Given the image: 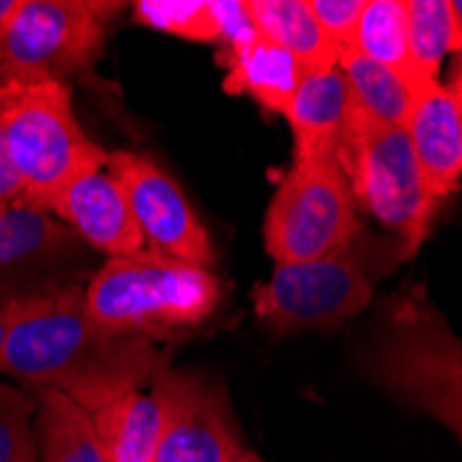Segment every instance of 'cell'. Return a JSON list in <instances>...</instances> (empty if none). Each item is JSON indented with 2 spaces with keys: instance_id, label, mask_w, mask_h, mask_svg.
Here are the masks:
<instances>
[{
  "instance_id": "1",
  "label": "cell",
  "mask_w": 462,
  "mask_h": 462,
  "mask_svg": "<svg viewBox=\"0 0 462 462\" xmlns=\"http://www.w3.org/2000/svg\"><path fill=\"white\" fill-rule=\"evenodd\" d=\"M87 285L67 280L6 305L0 371L36 391L56 388L92 410L103 399L144 388L166 371V357L144 335L100 332L87 313Z\"/></svg>"
},
{
  "instance_id": "2",
  "label": "cell",
  "mask_w": 462,
  "mask_h": 462,
  "mask_svg": "<svg viewBox=\"0 0 462 462\" xmlns=\"http://www.w3.org/2000/svg\"><path fill=\"white\" fill-rule=\"evenodd\" d=\"M355 363L376 391L443 424L462 446V338L424 285H410L383 305Z\"/></svg>"
},
{
  "instance_id": "3",
  "label": "cell",
  "mask_w": 462,
  "mask_h": 462,
  "mask_svg": "<svg viewBox=\"0 0 462 462\" xmlns=\"http://www.w3.org/2000/svg\"><path fill=\"white\" fill-rule=\"evenodd\" d=\"M83 300L100 332L150 338L202 324L222 300V282L214 269L142 249L108 258L87 282Z\"/></svg>"
},
{
  "instance_id": "4",
  "label": "cell",
  "mask_w": 462,
  "mask_h": 462,
  "mask_svg": "<svg viewBox=\"0 0 462 462\" xmlns=\"http://www.w3.org/2000/svg\"><path fill=\"white\" fill-rule=\"evenodd\" d=\"M0 136L23 178V199L51 211L78 175L108 166V150L87 136L64 83H0Z\"/></svg>"
},
{
  "instance_id": "5",
  "label": "cell",
  "mask_w": 462,
  "mask_h": 462,
  "mask_svg": "<svg viewBox=\"0 0 462 462\" xmlns=\"http://www.w3.org/2000/svg\"><path fill=\"white\" fill-rule=\"evenodd\" d=\"M335 158L355 205L393 233L402 255L421 249L443 202L418 166L407 131L374 125L349 108Z\"/></svg>"
},
{
  "instance_id": "6",
  "label": "cell",
  "mask_w": 462,
  "mask_h": 462,
  "mask_svg": "<svg viewBox=\"0 0 462 462\" xmlns=\"http://www.w3.org/2000/svg\"><path fill=\"white\" fill-rule=\"evenodd\" d=\"M357 233V205L338 158L293 161L263 219L272 261L305 263L338 255L352 249Z\"/></svg>"
},
{
  "instance_id": "7",
  "label": "cell",
  "mask_w": 462,
  "mask_h": 462,
  "mask_svg": "<svg viewBox=\"0 0 462 462\" xmlns=\"http://www.w3.org/2000/svg\"><path fill=\"white\" fill-rule=\"evenodd\" d=\"M122 4L17 0L4 39V83H64L89 72L106 48V23Z\"/></svg>"
},
{
  "instance_id": "8",
  "label": "cell",
  "mask_w": 462,
  "mask_h": 462,
  "mask_svg": "<svg viewBox=\"0 0 462 462\" xmlns=\"http://www.w3.org/2000/svg\"><path fill=\"white\" fill-rule=\"evenodd\" d=\"M355 252L305 263H277L266 282L252 288L258 321L274 335H293L338 327L363 313L374 300V282Z\"/></svg>"
},
{
  "instance_id": "9",
  "label": "cell",
  "mask_w": 462,
  "mask_h": 462,
  "mask_svg": "<svg viewBox=\"0 0 462 462\" xmlns=\"http://www.w3.org/2000/svg\"><path fill=\"white\" fill-rule=\"evenodd\" d=\"M163 410L155 462H233L241 432L219 383L197 371L166 368L150 385Z\"/></svg>"
},
{
  "instance_id": "10",
  "label": "cell",
  "mask_w": 462,
  "mask_h": 462,
  "mask_svg": "<svg viewBox=\"0 0 462 462\" xmlns=\"http://www.w3.org/2000/svg\"><path fill=\"white\" fill-rule=\"evenodd\" d=\"M108 172L125 189L147 252L205 269L217 263L211 236L170 172L131 150L111 152Z\"/></svg>"
},
{
  "instance_id": "11",
  "label": "cell",
  "mask_w": 462,
  "mask_h": 462,
  "mask_svg": "<svg viewBox=\"0 0 462 462\" xmlns=\"http://www.w3.org/2000/svg\"><path fill=\"white\" fill-rule=\"evenodd\" d=\"M87 244L51 211L25 199L0 208V302L67 282Z\"/></svg>"
},
{
  "instance_id": "12",
  "label": "cell",
  "mask_w": 462,
  "mask_h": 462,
  "mask_svg": "<svg viewBox=\"0 0 462 462\" xmlns=\"http://www.w3.org/2000/svg\"><path fill=\"white\" fill-rule=\"evenodd\" d=\"M51 214L89 249L106 252L108 258L144 249V236L134 219L131 202L108 166L89 170L67 183L53 199Z\"/></svg>"
},
{
  "instance_id": "13",
  "label": "cell",
  "mask_w": 462,
  "mask_h": 462,
  "mask_svg": "<svg viewBox=\"0 0 462 462\" xmlns=\"http://www.w3.org/2000/svg\"><path fill=\"white\" fill-rule=\"evenodd\" d=\"M404 131L432 194L446 202L462 183V111L440 80L412 87Z\"/></svg>"
},
{
  "instance_id": "14",
  "label": "cell",
  "mask_w": 462,
  "mask_h": 462,
  "mask_svg": "<svg viewBox=\"0 0 462 462\" xmlns=\"http://www.w3.org/2000/svg\"><path fill=\"white\" fill-rule=\"evenodd\" d=\"M349 114V89L341 67L308 72L285 119L293 136V161L335 158Z\"/></svg>"
},
{
  "instance_id": "15",
  "label": "cell",
  "mask_w": 462,
  "mask_h": 462,
  "mask_svg": "<svg viewBox=\"0 0 462 462\" xmlns=\"http://www.w3.org/2000/svg\"><path fill=\"white\" fill-rule=\"evenodd\" d=\"M217 61L225 67L222 89L227 95L249 97L263 114L277 116H285L302 78L308 75L297 59L263 33L238 51L217 56Z\"/></svg>"
},
{
  "instance_id": "16",
  "label": "cell",
  "mask_w": 462,
  "mask_h": 462,
  "mask_svg": "<svg viewBox=\"0 0 462 462\" xmlns=\"http://www.w3.org/2000/svg\"><path fill=\"white\" fill-rule=\"evenodd\" d=\"M87 412L100 432L111 462H155L163 410L152 388L150 393L142 388L119 391Z\"/></svg>"
},
{
  "instance_id": "17",
  "label": "cell",
  "mask_w": 462,
  "mask_h": 462,
  "mask_svg": "<svg viewBox=\"0 0 462 462\" xmlns=\"http://www.w3.org/2000/svg\"><path fill=\"white\" fill-rule=\"evenodd\" d=\"M39 462H111L89 412L56 388L36 391Z\"/></svg>"
},
{
  "instance_id": "18",
  "label": "cell",
  "mask_w": 462,
  "mask_h": 462,
  "mask_svg": "<svg viewBox=\"0 0 462 462\" xmlns=\"http://www.w3.org/2000/svg\"><path fill=\"white\" fill-rule=\"evenodd\" d=\"M338 67L349 89V108L385 128H404L412 108V87L404 75L376 64L355 48L338 53Z\"/></svg>"
},
{
  "instance_id": "19",
  "label": "cell",
  "mask_w": 462,
  "mask_h": 462,
  "mask_svg": "<svg viewBox=\"0 0 462 462\" xmlns=\"http://www.w3.org/2000/svg\"><path fill=\"white\" fill-rule=\"evenodd\" d=\"M249 12L258 31L288 51L305 72L338 67V51L319 28L308 0H249Z\"/></svg>"
},
{
  "instance_id": "20",
  "label": "cell",
  "mask_w": 462,
  "mask_h": 462,
  "mask_svg": "<svg viewBox=\"0 0 462 462\" xmlns=\"http://www.w3.org/2000/svg\"><path fill=\"white\" fill-rule=\"evenodd\" d=\"M407 42L412 80H440L443 59L459 48L451 0H407Z\"/></svg>"
},
{
  "instance_id": "21",
  "label": "cell",
  "mask_w": 462,
  "mask_h": 462,
  "mask_svg": "<svg viewBox=\"0 0 462 462\" xmlns=\"http://www.w3.org/2000/svg\"><path fill=\"white\" fill-rule=\"evenodd\" d=\"M355 51L412 80L407 42V0H365L355 36Z\"/></svg>"
},
{
  "instance_id": "22",
  "label": "cell",
  "mask_w": 462,
  "mask_h": 462,
  "mask_svg": "<svg viewBox=\"0 0 462 462\" xmlns=\"http://www.w3.org/2000/svg\"><path fill=\"white\" fill-rule=\"evenodd\" d=\"M131 12L134 20L150 31L217 45V14L211 0H136Z\"/></svg>"
},
{
  "instance_id": "23",
  "label": "cell",
  "mask_w": 462,
  "mask_h": 462,
  "mask_svg": "<svg viewBox=\"0 0 462 462\" xmlns=\"http://www.w3.org/2000/svg\"><path fill=\"white\" fill-rule=\"evenodd\" d=\"M36 399L0 383V462H36Z\"/></svg>"
},
{
  "instance_id": "24",
  "label": "cell",
  "mask_w": 462,
  "mask_h": 462,
  "mask_svg": "<svg viewBox=\"0 0 462 462\" xmlns=\"http://www.w3.org/2000/svg\"><path fill=\"white\" fill-rule=\"evenodd\" d=\"M308 4L319 28L324 31V36L329 39V45L335 51L344 53L355 48V36H357L365 0H308Z\"/></svg>"
},
{
  "instance_id": "25",
  "label": "cell",
  "mask_w": 462,
  "mask_h": 462,
  "mask_svg": "<svg viewBox=\"0 0 462 462\" xmlns=\"http://www.w3.org/2000/svg\"><path fill=\"white\" fill-rule=\"evenodd\" d=\"M214 14H217V48L219 56L238 51L249 45L252 39H258L261 31L252 20L249 0H211Z\"/></svg>"
},
{
  "instance_id": "26",
  "label": "cell",
  "mask_w": 462,
  "mask_h": 462,
  "mask_svg": "<svg viewBox=\"0 0 462 462\" xmlns=\"http://www.w3.org/2000/svg\"><path fill=\"white\" fill-rule=\"evenodd\" d=\"M23 178L17 172V166L12 163V155L6 150V142L0 136V208L12 205L17 199H23Z\"/></svg>"
},
{
  "instance_id": "27",
  "label": "cell",
  "mask_w": 462,
  "mask_h": 462,
  "mask_svg": "<svg viewBox=\"0 0 462 462\" xmlns=\"http://www.w3.org/2000/svg\"><path fill=\"white\" fill-rule=\"evenodd\" d=\"M443 87L448 89L457 108L462 111V45L451 53V69H448V80L443 83Z\"/></svg>"
},
{
  "instance_id": "28",
  "label": "cell",
  "mask_w": 462,
  "mask_h": 462,
  "mask_svg": "<svg viewBox=\"0 0 462 462\" xmlns=\"http://www.w3.org/2000/svg\"><path fill=\"white\" fill-rule=\"evenodd\" d=\"M14 6H17V0H0V83H4V39H6V25H9Z\"/></svg>"
},
{
  "instance_id": "29",
  "label": "cell",
  "mask_w": 462,
  "mask_h": 462,
  "mask_svg": "<svg viewBox=\"0 0 462 462\" xmlns=\"http://www.w3.org/2000/svg\"><path fill=\"white\" fill-rule=\"evenodd\" d=\"M451 12H454V23L459 33V45H462V0H451Z\"/></svg>"
},
{
  "instance_id": "30",
  "label": "cell",
  "mask_w": 462,
  "mask_h": 462,
  "mask_svg": "<svg viewBox=\"0 0 462 462\" xmlns=\"http://www.w3.org/2000/svg\"><path fill=\"white\" fill-rule=\"evenodd\" d=\"M4 344H6V305L0 302V355H4Z\"/></svg>"
},
{
  "instance_id": "31",
  "label": "cell",
  "mask_w": 462,
  "mask_h": 462,
  "mask_svg": "<svg viewBox=\"0 0 462 462\" xmlns=\"http://www.w3.org/2000/svg\"><path fill=\"white\" fill-rule=\"evenodd\" d=\"M233 462H266V459H263V457H258L255 451H246V448H241V451H238V457H236Z\"/></svg>"
}]
</instances>
